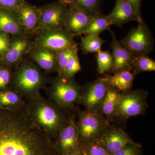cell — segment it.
Wrapping results in <instances>:
<instances>
[{
    "label": "cell",
    "mask_w": 155,
    "mask_h": 155,
    "mask_svg": "<svg viewBox=\"0 0 155 155\" xmlns=\"http://www.w3.org/2000/svg\"><path fill=\"white\" fill-rule=\"evenodd\" d=\"M41 80L40 74L36 69L27 66L20 70L17 75L16 82L21 90L30 92L39 86Z\"/></svg>",
    "instance_id": "obj_15"
},
{
    "label": "cell",
    "mask_w": 155,
    "mask_h": 155,
    "mask_svg": "<svg viewBox=\"0 0 155 155\" xmlns=\"http://www.w3.org/2000/svg\"><path fill=\"white\" fill-rule=\"evenodd\" d=\"M75 5L91 16L100 12L99 0H75Z\"/></svg>",
    "instance_id": "obj_27"
},
{
    "label": "cell",
    "mask_w": 155,
    "mask_h": 155,
    "mask_svg": "<svg viewBox=\"0 0 155 155\" xmlns=\"http://www.w3.org/2000/svg\"><path fill=\"white\" fill-rule=\"evenodd\" d=\"M81 48L84 54L97 53L101 51L103 45L105 42L104 40L99 35H86L81 38Z\"/></svg>",
    "instance_id": "obj_23"
},
{
    "label": "cell",
    "mask_w": 155,
    "mask_h": 155,
    "mask_svg": "<svg viewBox=\"0 0 155 155\" xmlns=\"http://www.w3.org/2000/svg\"><path fill=\"white\" fill-rule=\"evenodd\" d=\"M10 74L7 69L0 70V90L5 88L9 83Z\"/></svg>",
    "instance_id": "obj_34"
},
{
    "label": "cell",
    "mask_w": 155,
    "mask_h": 155,
    "mask_svg": "<svg viewBox=\"0 0 155 155\" xmlns=\"http://www.w3.org/2000/svg\"><path fill=\"white\" fill-rule=\"evenodd\" d=\"M111 25L107 15L99 12L92 16L91 19L83 34L99 35L102 32L110 30Z\"/></svg>",
    "instance_id": "obj_20"
},
{
    "label": "cell",
    "mask_w": 155,
    "mask_h": 155,
    "mask_svg": "<svg viewBox=\"0 0 155 155\" xmlns=\"http://www.w3.org/2000/svg\"><path fill=\"white\" fill-rule=\"evenodd\" d=\"M78 48L61 50L57 52V69L60 77H63L66 67L73 52Z\"/></svg>",
    "instance_id": "obj_26"
},
{
    "label": "cell",
    "mask_w": 155,
    "mask_h": 155,
    "mask_svg": "<svg viewBox=\"0 0 155 155\" xmlns=\"http://www.w3.org/2000/svg\"><path fill=\"white\" fill-rule=\"evenodd\" d=\"M23 0H0V6L8 8H19Z\"/></svg>",
    "instance_id": "obj_35"
},
{
    "label": "cell",
    "mask_w": 155,
    "mask_h": 155,
    "mask_svg": "<svg viewBox=\"0 0 155 155\" xmlns=\"http://www.w3.org/2000/svg\"><path fill=\"white\" fill-rule=\"evenodd\" d=\"M107 16L111 25L118 27L131 21H140L132 7L125 0H116L113 11Z\"/></svg>",
    "instance_id": "obj_13"
},
{
    "label": "cell",
    "mask_w": 155,
    "mask_h": 155,
    "mask_svg": "<svg viewBox=\"0 0 155 155\" xmlns=\"http://www.w3.org/2000/svg\"><path fill=\"white\" fill-rule=\"evenodd\" d=\"M108 87L104 77L87 83L81 88L78 101L85 107V111L92 113L99 112Z\"/></svg>",
    "instance_id": "obj_5"
},
{
    "label": "cell",
    "mask_w": 155,
    "mask_h": 155,
    "mask_svg": "<svg viewBox=\"0 0 155 155\" xmlns=\"http://www.w3.org/2000/svg\"><path fill=\"white\" fill-rule=\"evenodd\" d=\"M109 127L107 120L100 112L81 111L77 125L80 144L97 141Z\"/></svg>",
    "instance_id": "obj_2"
},
{
    "label": "cell",
    "mask_w": 155,
    "mask_h": 155,
    "mask_svg": "<svg viewBox=\"0 0 155 155\" xmlns=\"http://www.w3.org/2000/svg\"><path fill=\"white\" fill-rule=\"evenodd\" d=\"M97 68L99 74H103L111 71L114 66V61L112 54L109 51H101L97 53Z\"/></svg>",
    "instance_id": "obj_25"
},
{
    "label": "cell",
    "mask_w": 155,
    "mask_h": 155,
    "mask_svg": "<svg viewBox=\"0 0 155 155\" xmlns=\"http://www.w3.org/2000/svg\"><path fill=\"white\" fill-rule=\"evenodd\" d=\"M80 145L84 155H110L97 141L80 144Z\"/></svg>",
    "instance_id": "obj_29"
},
{
    "label": "cell",
    "mask_w": 155,
    "mask_h": 155,
    "mask_svg": "<svg viewBox=\"0 0 155 155\" xmlns=\"http://www.w3.org/2000/svg\"><path fill=\"white\" fill-rule=\"evenodd\" d=\"M136 75L131 70H123L106 76L108 85L122 93L131 90Z\"/></svg>",
    "instance_id": "obj_16"
},
{
    "label": "cell",
    "mask_w": 155,
    "mask_h": 155,
    "mask_svg": "<svg viewBox=\"0 0 155 155\" xmlns=\"http://www.w3.org/2000/svg\"><path fill=\"white\" fill-rule=\"evenodd\" d=\"M78 51H75L72 53L65 69L63 77L68 79L73 78L74 75L81 70Z\"/></svg>",
    "instance_id": "obj_28"
},
{
    "label": "cell",
    "mask_w": 155,
    "mask_h": 155,
    "mask_svg": "<svg viewBox=\"0 0 155 155\" xmlns=\"http://www.w3.org/2000/svg\"><path fill=\"white\" fill-rule=\"evenodd\" d=\"M59 2L67 6V5L72 6L75 5V0H59Z\"/></svg>",
    "instance_id": "obj_36"
},
{
    "label": "cell",
    "mask_w": 155,
    "mask_h": 155,
    "mask_svg": "<svg viewBox=\"0 0 155 155\" xmlns=\"http://www.w3.org/2000/svg\"><path fill=\"white\" fill-rule=\"evenodd\" d=\"M112 40L110 44L112 49L114 66L111 72H116L123 70H131V63L135 56L117 40L115 34L110 29Z\"/></svg>",
    "instance_id": "obj_11"
},
{
    "label": "cell",
    "mask_w": 155,
    "mask_h": 155,
    "mask_svg": "<svg viewBox=\"0 0 155 155\" xmlns=\"http://www.w3.org/2000/svg\"><path fill=\"white\" fill-rule=\"evenodd\" d=\"M91 17L73 5L69 10L64 28L73 35L83 34Z\"/></svg>",
    "instance_id": "obj_14"
},
{
    "label": "cell",
    "mask_w": 155,
    "mask_h": 155,
    "mask_svg": "<svg viewBox=\"0 0 155 155\" xmlns=\"http://www.w3.org/2000/svg\"><path fill=\"white\" fill-rule=\"evenodd\" d=\"M18 10V20L21 26L32 31L38 27L41 14L32 6L23 5Z\"/></svg>",
    "instance_id": "obj_17"
},
{
    "label": "cell",
    "mask_w": 155,
    "mask_h": 155,
    "mask_svg": "<svg viewBox=\"0 0 155 155\" xmlns=\"http://www.w3.org/2000/svg\"><path fill=\"white\" fill-rule=\"evenodd\" d=\"M58 152L61 155H68L80 149L77 125L71 119L59 131Z\"/></svg>",
    "instance_id": "obj_10"
},
{
    "label": "cell",
    "mask_w": 155,
    "mask_h": 155,
    "mask_svg": "<svg viewBox=\"0 0 155 155\" xmlns=\"http://www.w3.org/2000/svg\"><path fill=\"white\" fill-rule=\"evenodd\" d=\"M137 27H132L120 42L136 56L146 55L153 50L154 40L152 33L143 19Z\"/></svg>",
    "instance_id": "obj_3"
},
{
    "label": "cell",
    "mask_w": 155,
    "mask_h": 155,
    "mask_svg": "<svg viewBox=\"0 0 155 155\" xmlns=\"http://www.w3.org/2000/svg\"><path fill=\"white\" fill-rule=\"evenodd\" d=\"M122 93L109 86L99 112L108 118L114 116Z\"/></svg>",
    "instance_id": "obj_18"
},
{
    "label": "cell",
    "mask_w": 155,
    "mask_h": 155,
    "mask_svg": "<svg viewBox=\"0 0 155 155\" xmlns=\"http://www.w3.org/2000/svg\"><path fill=\"white\" fill-rule=\"evenodd\" d=\"M81 90L72 78L60 77L53 87V96L60 105L69 107L79 101Z\"/></svg>",
    "instance_id": "obj_9"
},
{
    "label": "cell",
    "mask_w": 155,
    "mask_h": 155,
    "mask_svg": "<svg viewBox=\"0 0 155 155\" xmlns=\"http://www.w3.org/2000/svg\"><path fill=\"white\" fill-rule=\"evenodd\" d=\"M68 155H84V154L80 149V150L76 151L75 152L72 153Z\"/></svg>",
    "instance_id": "obj_37"
},
{
    "label": "cell",
    "mask_w": 155,
    "mask_h": 155,
    "mask_svg": "<svg viewBox=\"0 0 155 155\" xmlns=\"http://www.w3.org/2000/svg\"><path fill=\"white\" fill-rule=\"evenodd\" d=\"M53 146L28 114L0 111V155H53Z\"/></svg>",
    "instance_id": "obj_1"
},
{
    "label": "cell",
    "mask_w": 155,
    "mask_h": 155,
    "mask_svg": "<svg viewBox=\"0 0 155 155\" xmlns=\"http://www.w3.org/2000/svg\"><path fill=\"white\" fill-rule=\"evenodd\" d=\"M131 70L137 75L138 73L155 71V62L148 56H136L131 63Z\"/></svg>",
    "instance_id": "obj_24"
},
{
    "label": "cell",
    "mask_w": 155,
    "mask_h": 155,
    "mask_svg": "<svg viewBox=\"0 0 155 155\" xmlns=\"http://www.w3.org/2000/svg\"><path fill=\"white\" fill-rule=\"evenodd\" d=\"M10 45L8 35L4 32H0V54H6Z\"/></svg>",
    "instance_id": "obj_32"
},
{
    "label": "cell",
    "mask_w": 155,
    "mask_h": 155,
    "mask_svg": "<svg viewBox=\"0 0 155 155\" xmlns=\"http://www.w3.org/2000/svg\"><path fill=\"white\" fill-rule=\"evenodd\" d=\"M142 154L141 145L131 141L111 155H142Z\"/></svg>",
    "instance_id": "obj_30"
},
{
    "label": "cell",
    "mask_w": 155,
    "mask_h": 155,
    "mask_svg": "<svg viewBox=\"0 0 155 155\" xmlns=\"http://www.w3.org/2000/svg\"><path fill=\"white\" fill-rule=\"evenodd\" d=\"M32 115L33 119L42 129L59 133L64 126L62 115L52 106L41 104L35 108Z\"/></svg>",
    "instance_id": "obj_8"
},
{
    "label": "cell",
    "mask_w": 155,
    "mask_h": 155,
    "mask_svg": "<svg viewBox=\"0 0 155 155\" xmlns=\"http://www.w3.org/2000/svg\"><path fill=\"white\" fill-rule=\"evenodd\" d=\"M69 10L60 2L52 4L41 14L38 28L42 30H56L64 28Z\"/></svg>",
    "instance_id": "obj_7"
},
{
    "label": "cell",
    "mask_w": 155,
    "mask_h": 155,
    "mask_svg": "<svg viewBox=\"0 0 155 155\" xmlns=\"http://www.w3.org/2000/svg\"><path fill=\"white\" fill-rule=\"evenodd\" d=\"M131 141L129 136L122 128L110 127L96 141L111 155Z\"/></svg>",
    "instance_id": "obj_12"
},
{
    "label": "cell",
    "mask_w": 155,
    "mask_h": 155,
    "mask_svg": "<svg viewBox=\"0 0 155 155\" xmlns=\"http://www.w3.org/2000/svg\"><path fill=\"white\" fill-rule=\"evenodd\" d=\"M32 58L45 70H51L57 67V52L55 51L39 48L34 52Z\"/></svg>",
    "instance_id": "obj_19"
},
{
    "label": "cell",
    "mask_w": 155,
    "mask_h": 155,
    "mask_svg": "<svg viewBox=\"0 0 155 155\" xmlns=\"http://www.w3.org/2000/svg\"><path fill=\"white\" fill-rule=\"evenodd\" d=\"M21 27L18 19L7 12L0 11V31L16 35L21 32Z\"/></svg>",
    "instance_id": "obj_22"
},
{
    "label": "cell",
    "mask_w": 155,
    "mask_h": 155,
    "mask_svg": "<svg viewBox=\"0 0 155 155\" xmlns=\"http://www.w3.org/2000/svg\"><path fill=\"white\" fill-rule=\"evenodd\" d=\"M28 46V41L24 39L18 38L13 41L5 54L7 62L10 64L16 63L25 52Z\"/></svg>",
    "instance_id": "obj_21"
},
{
    "label": "cell",
    "mask_w": 155,
    "mask_h": 155,
    "mask_svg": "<svg viewBox=\"0 0 155 155\" xmlns=\"http://www.w3.org/2000/svg\"><path fill=\"white\" fill-rule=\"evenodd\" d=\"M19 96L12 91H0V106L10 107L19 102Z\"/></svg>",
    "instance_id": "obj_31"
},
{
    "label": "cell",
    "mask_w": 155,
    "mask_h": 155,
    "mask_svg": "<svg viewBox=\"0 0 155 155\" xmlns=\"http://www.w3.org/2000/svg\"><path fill=\"white\" fill-rule=\"evenodd\" d=\"M37 40L39 48L58 51L66 49L78 48L72 34L65 28L56 30H42Z\"/></svg>",
    "instance_id": "obj_6"
},
{
    "label": "cell",
    "mask_w": 155,
    "mask_h": 155,
    "mask_svg": "<svg viewBox=\"0 0 155 155\" xmlns=\"http://www.w3.org/2000/svg\"><path fill=\"white\" fill-rule=\"evenodd\" d=\"M147 94L146 91L141 89L122 93L114 116L126 119L143 115L148 107Z\"/></svg>",
    "instance_id": "obj_4"
},
{
    "label": "cell",
    "mask_w": 155,
    "mask_h": 155,
    "mask_svg": "<svg viewBox=\"0 0 155 155\" xmlns=\"http://www.w3.org/2000/svg\"><path fill=\"white\" fill-rule=\"evenodd\" d=\"M131 6L136 15L140 21L142 20L141 17V0H125Z\"/></svg>",
    "instance_id": "obj_33"
}]
</instances>
